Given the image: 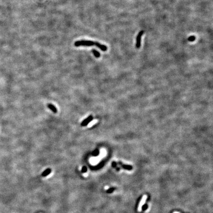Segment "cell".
<instances>
[{
  "label": "cell",
  "instance_id": "obj_1",
  "mask_svg": "<svg viewBox=\"0 0 213 213\" xmlns=\"http://www.w3.org/2000/svg\"><path fill=\"white\" fill-rule=\"evenodd\" d=\"M75 46H96L99 49H100L101 50L103 51H106L107 50V46L105 45H101L100 43H99L98 42H95L90 41H86V40H82L77 41L75 42L74 44Z\"/></svg>",
  "mask_w": 213,
  "mask_h": 213
},
{
  "label": "cell",
  "instance_id": "obj_2",
  "mask_svg": "<svg viewBox=\"0 0 213 213\" xmlns=\"http://www.w3.org/2000/svg\"><path fill=\"white\" fill-rule=\"evenodd\" d=\"M144 31L142 30L139 33L136 37V47L137 49H139L141 46V37L144 34Z\"/></svg>",
  "mask_w": 213,
  "mask_h": 213
},
{
  "label": "cell",
  "instance_id": "obj_3",
  "mask_svg": "<svg viewBox=\"0 0 213 213\" xmlns=\"http://www.w3.org/2000/svg\"><path fill=\"white\" fill-rule=\"evenodd\" d=\"M147 198H148V196L146 195H144L143 197H142L141 200L139 203V206L138 207V212H140L142 211V208H143L144 205L145 204V203L146 199H147Z\"/></svg>",
  "mask_w": 213,
  "mask_h": 213
},
{
  "label": "cell",
  "instance_id": "obj_4",
  "mask_svg": "<svg viewBox=\"0 0 213 213\" xmlns=\"http://www.w3.org/2000/svg\"><path fill=\"white\" fill-rule=\"evenodd\" d=\"M93 116H89L88 117H87L86 119H85L83 120L81 123V125L82 126H86L88 125L90 122L93 120Z\"/></svg>",
  "mask_w": 213,
  "mask_h": 213
},
{
  "label": "cell",
  "instance_id": "obj_5",
  "mask_svg": "<svg viewBox=\"0 0 213 213\" xmlns=\"http://www.w3.org/2000/svg\"><path fill=\"white\" fill-rule=\"evenodd\" d=\"M47 107H48L49 109L52 111L54 113H57V109L52 104H49L48 105H47Z\"/></svg>",
  "mask_w": 213,
  "mask_h": 213
},
{
  "label": "cell",
  "instance_id": "obj_6",
  "mask_svg": "<svg viewBox=\"0 0 213 213\" xmlns=\"http://www.w3.org/2000/svg\"><path fill=\"white\" fill-rule=\"evenodd\" d=\"M51 170L50 169H49V168L45 170L44 172L42 173L41 176L42 177H46L47 176V175H49L51 173Z\"/></svg>",
  "mask_w": 213,
  "mask_h": 213
},
{
  "label": "cell",
  "instance_id": "obj_7",
  "mask_svg": "<svg viewBox=\"0 0 213 213\" xmlns=\"http://www.w3.org/2000/svg\"><path fill=\"white\" fill-rule=\"evenodd\" d=\"M92 53H93L94 55L95 56L96 58H99V57H100V53H99V52H98V51H97V50H94V49L92 50Z\"/></svg>",
  "mask_w": 213,
  "mask_h": 213
},
{
  "label": "cell",
  "instance_id": "obj_8",
  "mask_svg": "<svg viewBox=\"0 0 213 213\" xmlns=\"http://www.w3.org/2000/svg\"><path fill=\"white\" fill-rule=\"evenodd\" d=\"M195 39H196V37L194 36H191L188 37L187 40L189 41H193L195 40Z\"/></svg>",
  "mask_w": 213,
  "mask_h": 213
},
{
  "label": "cell",
  "instance_id": "obj_9",
  "mask_svg": "<svg viewBox=\"0 0 213 213\" xmlns=\"http://www.w3.org/2000/svg\"><path fill=\"white\" fill-rule=\"evenodd\" d=\"M99 153V151L98 150H95V151H94L92 153V155L93 156H95V157H96V156H97Z\"/></svg>",
  "mask_w": 213,
  "mask_h": 213
},
{
  "label": "cell",
  "instance_id": "obj_10",
  "mask_svg": "<svg viewBox=\"0 0 213 213\" xmlns=\"http://www.w3.org/2000/svg\"><path fill=\"white\" fill-rule=\"evenodd\" d=\"M87 171V169L86 168V166H83L82 168V173H86V172Z\"/></svg>",
  "mask_w": 213,
  "mask_h": 213
},
{
  "label": "cell",
  "instance_id": "obj_11",
  "mask_svg": "<svg viewBox=\"0 0 213 213\" xmlns=\"http://www.w3.org/2000/svg\"><path fill=\"white\" fill-rule=\"evenodd\" d=\"M113 190V188L109 189H108V190L107 191V192H112V191Z\"/></svg>",
  "mask_w": 213,
  "mask_h": 213
},
{
  "label": "cell",
  "instance_id": "obj_12",
  "mask_svg": "<svg viewBox=\"0 0 213 213\" xmlns=\"http://www.w3.org/2000/svg\"><path fill=\"white\" fill-rule=\"evenodd\" d=\"M173 213H180L178 212H173Z\"/></svg>",
  "mask_w": 213,
  "mask_h": 213
}]
</instances>
